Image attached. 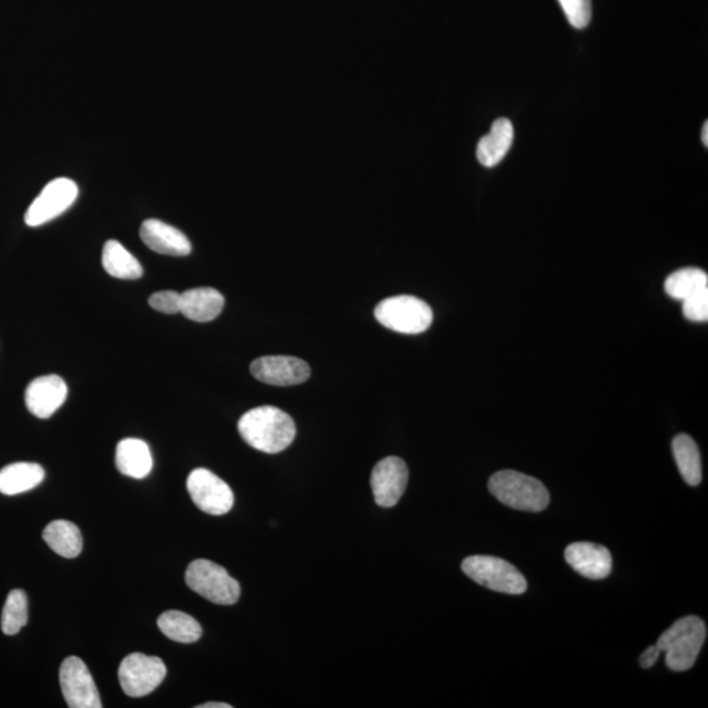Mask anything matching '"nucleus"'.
I'll return each mask as SVG.
<instances>
[{"mask_svg":"<svg viewBox=\"0 0 708 708\" xmlns=\"http://www.w3.org/2000/svg\"><path fill=\"white\" fill-rule=\"evenodd\" d=\"M238 431L248 445L267 454L284 452L297 434L292 417L272 406L256 407L244 413Z\"/></svg>","mask_w":708,"mask_h":708,"instance_id":"f257e3e1","label":"nucleus"},{"mask_svg":"<svg viewBox=\"0 0 708 708\" xmlns=\"http://www.w3.org/2000/svg\"><path fill=\"white\" fill-rule=\"evenodd\" d=\"M706 638V623L689 615L673 623L657 640L656 646L665 652V663L670 670L685 672L694 667Z\"/></svg>","mask_w":708,"mask_h":708,"instance_id":"f03ea898","label":"nucleus"},{"mask_svg":"<svg viewBox=\"0 0 708 708\" xmlns=\"http://www.w3.org/2000/svg\"><path fill=\"white\" fill-rule=\"evenodd\" d=\"M488 490L509 508L522 512H542L550 504V493L541 480L514 470H501L493 474Z\"/></svg>","mask_w":708,"mask_h":708,"instance_id":"7ed1b4c3","label":"nucleus"},{"mask_svg":"<svg viewBox=\"0 0 708 708\" xmlns=\"http://www.w3.org/2000/svg\"><path fill=\"white\" fill-rule=\"evenodd\" d=\"M374 315L383 327L407 335L423 334L433 322L431 306L412 295L383 299Z\"/></svg>","mask_w":708,"mask_h":708,"instance_id":"20e7f679","label":"nucleus"},{"mask_svg":"<svg viewBox=\"0 0 708 708\" xmlns=\"http://www.w3.org/2000/svg\"><path fill=\"white\" fill-rule=\"evenodd\" d=\"M185 583L213 604L230 606L240 597L238 581L219 564L206 559H197L189 564L185 572Z\"/></svg>","mask_w":708,"mask_h":708,"instance_id":"39448f33","label":"nucleus"},{"mask_svg":"<svg viewBox=\"0 0 708 708\" xmlns=\"http://www.w3.org/2000/svg\"><path fill=\"white\" fill-rule=\"evenodd\" d=\"M462 571L476 584L493 592L522 594L528 589L524 575L513 564L496 556H469L462 562Z\"/></svg>","mask_w":708,"mask_h":708,"instance_id":"423d86ee","label":"nucleus"},{"mask_svg":"<svg viewBox=\"0 0 708 708\" xmlns=\"http://www.w3.org/2000/svg\"><path fill=\"white\" fill-rule=\"evenodd\" d=\"M167 668L157 656L132 653L121 661L118 680L122 690L132 698H141L153 693L166 678Z\"/></svg>","mask_w":708,"mask_h":708,"instance_id":"0eeeda50","label":"nucleus"},{"mask_svg":"<svg viewBox=\"0 0 708 708\" xmlns=\"http://www.w3.org/2000/svg\"><path fill=\"white\" fill-rule=\"evenodd\" d=\"M78 185L67 177L50 181L25 213V223L29 227L45 225L61 216L73 206L78 198Z\"/></svg>","mask_w":708,"mask_h":708,"instance_id":"6e6552de","label":"nucleus"},{"mask_svg":"<svg viewBox=\"0 0 708 708\" xmlns=\"http://www.w3.org/2000/svg\"><path fill=\"white\" fill-rule=\"evenodd\" d=\"M187 488L193 503L202 512L212 516L229 513L234 505V493L229 484L206 469H196L187 480Z\"/></svg>","mask_w":708,"mask_h":708,"instance_id":"1a4fd4ad","label":"nucleus"},{"mask_svg":"<svg viewBox=\"0 0 708 708\" xmlns=\"http://www.w3.org/2000/svg\"><path fill=\"white\" fill-rule=\"evenodd\" d=\"M63 698L71 708H101L100 694L87 665L79 657H67L59 670Z\"/></svg>","mask_w":708,"mask_h":708,"instance_id":"9d476101","label":"nucleus"},{"mask_svg":"<svg viewBox=\"0 0 708 708\" xmlns=\"http://www.w3.org/2000/svg\"><path fill=\"white\" fill-rule=\"evenodd\" d=\"M408 476V467L402 458L387 457L379 461L370 479L375 503L382 508L395 507L406 491Z\"/></svg>","mask_w":708,"mask_h":708,"instance_id":"9b49d317","label":"nucleus"},{"mask_svg":"<svg viewBox=\"0 0 708 708\" xmlns=\"http://www.w3.org/2000/svg\"><path fill=\"white\" fill-rule=\"evenodd\" d=\"M251 373L257 381L272 386L301 385L310 378L309 364L297 357L265 356L251 364Z\"/></svg>","mask_w":708,"mask_h":708,"instance_id":"f8f14e48","label":"nucleus"},{"mask_svg":"<svg viewBox=\"0 0 708 708\" xmlns=\"http://www.w3.org/2000/svg\"><path fill=\"white\" fill-rule=\"evenodd\" d=\"M66 382L59 375H42L29 383L25 390V404L32 415L49 419L67 399Z\"/></svg>","mask_w":708,"mask_h":708,"instance_id":"ddd939ff","label":"nucleus"},{"mask_svg":"<svg viewBox=\"0 0 708 708\" xmlns=\"http://www.w3.org/2000/svg\"><path fill=\"white\" fill-rule=\"evenodd\" d=\"M564 558L573 570L590 580L606 579L613 568L610 551L596 543H572L564 551Z\"/></svg>","mask_w":708,"mask_h":708,"instance_id":"4468645a","label":"nucleus"},{"mask_svg":"<svg viewBox=\"0 0 708 708\" xmlns=\"http://www.w3.org/2000/svg\"><path fill=\"white\" fill-rule=\"evenodd\" d=\"M139 235L150 250L160 255L187 256L192 252V244L187 236L159 219H147L143 222Z\"/></svg>","mask_w":708,"mask_h":708,"instance_id":"2eb2a0df","label":"nucleus"},{"mask_svg":"<svg viewBox=\"0 0 708 708\" xmlns=\"http://www.w3.org/2000/svg\"><path fill=\"white\" fill-rule=\"evenodd\" d=\"M225 307V298L213 288L189 289L181 293L180 313L197 323L212 322Z\"/></svg>","mask_w":708,"mask_h":708,"instance_id":"dca6fc26","label":"nucleus"},{"mask_svg":"<svg viewBox=\"0 0 708 708\" xmlns=\"http://www.w3.org/2000/svg\"><path fill=\"white\" fill-rule=\"evenodd\" d=\"M514 139L512 122L508 118H499L492 124L491 132L480 139L476 147V157L484 167H495L511 150Z\"/></svg>","mask_w":708,"mask_h":708,"instance_id":"f3484780","label":"nucleus"},{"mask_svg":"<svg viewBox=\"0 0 708 708\" xmlns=\"http://www.w3.org/2000/svg\"><path fill=\"white\" fill-rule=\"evenodd\" d=\"M116 465L121 474L133 479H143L153 470V455L149 445L138 438H125L118 442Z\"/></svg>","mask_w":708,"mask_h":708,"instance_id":"a211bd4d","label":"nucleus"},{"mask_svg":"<svg viewBox=\"0 0 708 708\" xmlns=\"http://www.w3.org/2000/svg\"><path fill=\"white\" fill-rule=\"evenodd\" d=\"M45 471L37 463L18 462L0 470V493L7 496L20 495L40 486Z\"/></svg>","mask_w":708,"mask_h":708,"instance_id":"6ab92c4d","label":"nucleus"},{"mask_svg":"<svg viewBox=\"0 0 708 708\" xmlns=\"http://www.w3.org/2000/svg\"><path fill=\"white\" fill-rule=\"evenodd\" d=\"M42 538L62 558L73 559L83 550L82 534L73 522L57 520L46 526Z\"/></svg>","mask_w":708,"mask_h":708,"instance_id":"aec40b11","label":"nucleus"},{"mask_svg":"<svg viewBox=\"0 0 708 708\" xmlns=\"http://www.w3.org/2000/svg\"><path fill=\"white\" fill-rule=\"evenodd\" d=\"M103 267L109 276L121 280H138L143 276L141 263L117 240L104 244Z\"/></svg>","mask_w":708,"mask_h":708,"instance_id":"412c9836","label":"nucleus"},{"mask_svg":"<svg viewBox=\"0 0 708 708\" xmlns=\"http://www.w3.org/2000/svg\"><path fill=\"white\" fill-rule=\"evenodd\" d=\"M672 448L682 479L691 487L699 486L702 482V461L698 445L688 434L682 433L674 437Z\"/></svg>","mask_w":708,"mask_h":708,"instance_id":"4be33fe9","label":"nucleus"},{"mask_svg":"<svg viewBox=\"0 0 708 708\" xmlns=\"http://www.w3.org/2000/svg\"><path fill=\"white\" fill-rule=\"evenodd\" d=\"M158 627L168 639L177 643H195L202 635L200 623L191 615L179 610L166 611L160 615Z\"/></svg>","mask_w":708,"mask_h":708,"instance_id":"5701e85b","label":"nucleus"},{"mask_svg":"<svg viewBox=\"0 0 708 708\" xmlns=\"http://www.w3.org/2000/svg\"><path fill=\"white\" fill-rule=\"evenodd\" d=\"M705 289H708V276L698 268L680 269L665 281V292L678 301H685Z\"/></svg>","mask_w":708,"mask_h":708,"instance_id":"b1692460","label":"nucleus"},{"mask_svg":"<svg viewBox=\"0 0 708 708\" xmlns=\"http://www.w3.org/2000/svg\"><path fill=\"white\" fill-rule=\"evenodd\" d=\"M28 623V598L24 590L14 589L8 594L2 614V631L6 635L19 634Z\"/></svg>","mask_w":708,"mask_h":708,"instance_id":"393cba45","label":"nucleus"},{"mask_svg":"<svg viewBox=\"0 0 708 708\" xmlns=\"http://www.w3.org/2000/svg\"><path fill=\"white\" fill-rule=\"evenodd\" d=\"M559 3L572 27H588L592 19V0H559Z\"/></svg>","mask_w":708,"mask_h":708,"instance_id":"a878e982","label":"nucleus"},{"mask_svg":"<svg viewBox=\"0 0 708 708\" xmlns=\"http://www.w3.org/2000/svg\"><path fill=\"white\" fill-rule=\"evenodd\" d=\"M682 313L691 322H707L708 320V289L702 290L682 301Z\"/></svg>","mask_w":708,"mask_h":708,"instance_id":"bb28decb","label":"nucleus"},{"mask_svg":"<svg viewBox=\"0 0 708 708\" xmlns=\"http://www.w3.org/2000/svg\"><path fill=\"white\" fill-rule=\"evenodd\" d=\"M149 305L159 313L174 315L180 313L181 293L175 290H163L151 295Z\"/></svg>","mask_w":708,"mask_h":708,"instance_id":"cd10ccee","label":"nucleus"},{"mask_svg":"<svg viewBox=\"0 0 708 708\" xmlns=\"http://www.w3.org/2000/svg\"><path fill=\"white\" fill-rule=\"evenodd\" d=\"M660 653L661 651L657 648L656 644L655 646L648 647L646 651L642 653V656H640V667L644 669L652 668L653 665L656 664L657 659H659Z\"/></svg>","mask_w":708,"mask_h":708,"instance_id":"c85d7f7f","label":"nucleus"},{"mask_svg":"<svg viewBox=\"0 0 708 708\" xmlns=\"http://www.w3.org/2000/svg\"><path fill=\"white\" fill-rule=\"evenodd\" d=\"M233 706L229 705V703H221V702H208L204 703V705L197 706V708H231Z\"/></svg>","mask_w":708,"mask_h":708,"instance_id":"c756f323","label":"nucleus"},{"mask_svg":"<svg viewBox=\"0 0 708 708\" xmlns=\"http://www.w3.org/2000/svg\"><path fill=\"white\" fill-rule=\"evenodd\" d=\"M702 142L703 145L708 146V122H705V125H703Z\"/></svg>","mask_w":708,"mask_h":708,"instance_id":"7c9ffc66","label":"nucleus"}]
</instances>
